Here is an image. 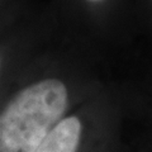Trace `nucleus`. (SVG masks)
<instances>
[{
  "instance_id": "f257e3e1",
  "label": "nucleus",
  "mask_w": 152,
  "mask_h": 152,
  "mask_svg": "<svg viewBox=\"0 0 152 152\" xmlns=\"http://www.w3.org/2000/svg\"><path fill=\"white\" fill-rule=\"evenodd\" d=\"M66 108L67 89L57 79L20 90L0 114V152H36Z\"/></svg>"
},
{
  "instance_id": "f03ea898",
  "label": "nucleus",
  "mask_w": 152,
  "mask_h": 152,
  "mask_svg": "<svg viewBox=\"0 0 152 152\" xmlns=\"http://www.w3.org/2000/svg\"><path fill=\"white\" fill-rule=\"evenodd\" d=\"M81 137V123L76 117L64 118L43 140L36 152H76Z\"/></svg>"
},
{
  "instance_id": "7ed1b4c3",
  "label": "nucleus",
  "mask_w": 152,
  "mask_h": 152,
  "mask_svg": "<svg viewBox=\"0 0 152 152\" xmlns=\"http://www.w3.org/2000/svg\"><path fill=\"white\" fill-rule=\"evenodd\" d=\"M88 1H91V3H98V1H102V0H88Z\"/></svg>"
}]
</instances>
